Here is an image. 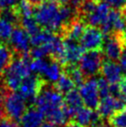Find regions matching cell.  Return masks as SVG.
Returning a JSON list of instances; mask_svg holds the SVG:
<instances>
[{
	"mask_svg": "<svg viewBox=\"0 0 126 127\" xmlns=\"http://www.w3.org/2000/svg\"><path fill=\"white\" fill-rule=\"evenodd\" d=\"M124 109H126V98L124 95H121L119 96H114L109 95L103 98H100L96 110L103 119L109 118L116 111L123 110Z\"/></svg>",
	"mask_w": 126,
	"mask_h": 127,
	"instance_id": "obj_8",
	"label": "cell"
},
{
	"mask_svg": "<svg viewBox=\"0 0 126 127\" xmlns=\"http://www.w3.org/2000/svg\"><path fill=\"white\" fill-rule=\"evenodd\" d=\"M118 36H119V38L121 40L122 44H123V46H126V27L123 29L122 32L118 33Z\"/></svg>",
	"mask_w": 126,
	"mask_h": 127,
	"instance_id": "obj_34",
	"label": "cell"
},
{
	"mask_svg": "<svg viewBox=\"0 0 126 127\" xmlns=\"http://www.w3.org/2000/svg\"><path fill=\"white\" fill-rule=\"evenodd\" d=\"M44 119L43 113L38 109L32 107L31 109H26L20 122L21 127H40L44 123Z\"/></svg>",
	"mask_w": 126,
	"mask_h": 127,
	"instance_id": "obj_17",
	"label": "cell"
},
{
	"mask_svg": "<svg viewBox=\"0 0 126 127\" xmlns=\"http://www.w3.org/2000/svg\"><path fill=\"white\" fill-rule=\"evenodd\" d=\"M19 25L24 29L25 31L30 34V36L33 35V34L37 33L42 30L41 26L38 24V22L36 21L33 16L21 18Z\"/></svg>",
	"mask_w": 126,
	"mask_h": 127,
	"instance_id": "obj_23",
	"label": "cell"
},
{
	"mask_svg": "<svg viewBox=\"0 0 126 127\" xmlns=\"http://www.w3.org/2000/svg\"><path fill=\"white\" fill-rule=\"evenodd\" d=\"M3 95H0V120L5 116V112H4V109H3Z\"/></svg>",
	"mask_w": 126,
	"mask_h": 127,
	"instance_id": "obj_35",
	"label": "cell"
},
{
	"mask_svg": "<svg viewBox=\"0 0 126 127\" xmlns=\"http://www.w3.org/2000/svg\"><path fill=\"white\" fill-rule=\"evenodd\" d=\"M87 127H110V124H104V123L99 122L97 124H92V125H89V126H87Z\"/></svg>",
	"mask_w": 126,
	"mask_h": 127,
	"instance_id": "obj_36",
	"label": "cell"
},
{
	"mask_svg": "<svg viewBox=\"0 0 126 127\" xmlns=\"http://www.w3.org/2000/svg\"><path fill=\"white\" fill-rule=\"evenodd\" d=\"M100 72L109 84H117L122 79L123 71L114 60H107L102 61Z\"/></svg>",
	"mask_w": 126,
	"mask_h": 127,
	"instance_id": "obj_14",
	"label": "cell"
},
{
	"mask_svg": "<svg viewBox=\"0 0 126 127\" xmlns=\"http://www.w3.org/2000/svg\"><path fill=\"white\" fill-rule=\"evenodd\" d=\"M15 10L19 15L20 19L23 17L33 16V6L27 0H20L19 3L14 7Z\"/></svg>",
	"mask_w": 126,
	"mask_h": 127,
	"instance_id": "obj_24",
	"label": "cell"
},
{
	"mask_svg": "<svg viewBox=\"0 0 126 127\" xmlns=\"http://www.w3.org/2000/svg\"><path fill=\"white\" fill-rule=\"evenodd\" d=\"M14 26L15 25L12 24L10 21L0 17V42L6 43L8 41Z\"/></svg>",
	"mask_w": 126,
	"mask_h": 127,
	"instance_id": "obj_25",
	"label": "cell"
},
{
	"mask_svg": "<svg viewBox=\"0 0 126 127\" xmlns=\"http://www.w3.org/2000/svg\"><path fill=\"white\" fill-rule=\"evenodd\" d=\"M109 119L111 127H126V109L116 111Z\"/></svg>",
	"mask_w": 126,
	"mask_h": 127,
	"instance_id": "obj_26",
	"label": "cell"
},
{
	"mask_svg": "<svg viewBox=\"0 0 126 127\" xmlns=\"http://www.w3.org/2000/svg\"><path fill=\"white\" fill-rule=\"evenodd\" d=\"M16 124L17 122H14L7 116H4L0 120V127H14Z\"/></svg>",
	"mask_w": 126,
	"mask_h": 127,
	"instance_id": "obj_32",
	"label": "cell"
},
{
	"mask_svg": "<svg viewBox=\"0 0 126 127\" xmlns=\"http://www.w3.org/2000/svg\"><path fill=\"white\" fill-rule=\"evenodd\" d=\"M40 127H59V125H57V124H52V123H50V122H46V123H43Z\"/></svg>",
	"mask_w": 126,
	"mask_h": 127,
	"instance_id": "obj_38",
	"label": "cell"
},
{
	"mask_svg": "<svg viewBox=\"0 0 126 127\" xmlns=\"http://www.w3.org/2000/svg\"><path fill=\"white\" fill-rule=\"evenodd\" d=\"M85 27H86V22L81 17L76 16L62 29L61 36H62V38H68L75 40V41H79Z\"/></svg>",
	"mask_w": 126,
	"mask_h": 127,
	"instance_id": "obj_10",
	"label": "cell"
},
{
	"mask_svg": "<svg viewBox=\"0 0 126 127\" xmlns=\"http://www.w3.org/2000/svg\"><path fill=\"white\" fill-rule=\"evenodd\" d=\"M110 11V6L106 1H99L97 3V6L95 7L93 13L86 16L84 19H83L87 24L91 26H101L104 21L107 20L108 15Z\"/></svg>",
	"mask_w": 126,
	"mask_h": 127,
	"instance_id": "obj_11",
	"label": "cell"
},
{
	"mask_svg": "<svg viewBox=\"0 0 126 127\" xmlns=\"http://www.w3.org/2000/svg\"><path fill=\"white\" fill-rule=\"evenodd\" d=\"M105 34L100 28L89 25L84 29L79 43L84 50H101L105 40Z\"/></svg>",
	"mask_w": 126,
	"mask_h": 127,
	"instance_id": "obj_6",
	"label": "cell"
},
{
	"mask_svg": "<svg viewBox=\"0 0 126 127\" xmlns=\"http://www.w3.org/2000/svg\"><path fill=\"white\" fill-rule=\"evenodd\" d=\"M70 3H71V6L76 8L82 0H70Z\"/></svg>",
	"mask_w": 126,
	"mask_h": 127,
	"instance_id": "obj_40",
	"label": "cell"
},
{
	"mask_svg": "<svg viewBox=\"0 0 126 127\" xmlns=\"http://www.w3.org/2000/svg\"><path fill=\"white\" fill-rule=\"evenodd\" d=\"M67 127H83L82 125H80V124H78V123H76L75 121H69V123L67 124Z\"/></svg>",
	"mask_w": 126,
	"mask_h": 127,
	"instance_id": "obj_37",
	"label": "cell"
},
{
	"mask_svg": "<svg viewBox=\"0 0 126 127\" xmlns=\"http://www.w3.org/2000/svg\"><path fill=\"white\" fill-rule=\"evenodd\" d=\"M32 58L30 54L24 53L20 54V56L15 59H12L9 65L7 67L3 72L4 84L7 89L11 91L18 90L19 86L21 85V81L26 76L31 74L32 71L30 69V60Z\"/></svg>",
	"mask_w": 126,
	"mask_h": 127,
	"instance_id": "obj_2",
	"label": "cell"
},
{
	"mask_svg": "<svg viewBox=\"0 0 126 127\" xmlns=\"http://www.w3.org/2000/svg\"><path fill=\"white\" fill-rule=\"evenodd\" d=\"M97 89L100 98H103L109 95V83L104 77H100L96 80Z\"/></svg>",
	"mask_w": 126,
	"mask_h": 127,
	"instance_id": "obj_28",
	"label": "cell"
},
{
	"mask_svg": "<svg viewBox=\"0 0 126 127\" xmlns=\"http://www.w3.org/2000/svg\"><path fill=\"white\" fill-rule=\"evenodd\" d=\"M118 60L120 61V67L123 71V73L126 75V46L124 48H123L122 54H121Z\"/></svg>",
	"mask_w": 126,
	"mask_h": 127,
	"instance_id": "obj_31",
	"label": "cell"
},
{
	"mask_svg": "<svg viewBox=\"0 0 126 127\" xmlns=\"http://www.w3.org/2000/svg\"><path fill=\"white\" fill-rule=\"evenodd\" d=\"M118 84H119L120 91H121V93L125 96L126 98V75L124 77H122V79L120 80Z\"/></svg>",
	"mask_w": 126,
	"mask_h": 127,
	"instance_id": "obj_33",
	"label": "cell"
},
{
	"mask_svg": "<svg viewBox=\"0 0 126 127\" xmlns=\"http://www.w3.org/2000/svg\"><path fill=\"white\" fill-rule=\"evenodd\" d=\"M104 54L108 58V60H119L120 56L123 51V44L120 40L118 33H113L109 38L104 40Z\"/></svg>",
	"mask_w": 126,
	"mask_h": 127,
	"instance_id": "obj_15",
	"label": "cell"
},
{
	"mask_svg": "<svg viewBox=\"0 0 126 127\" xmlns=\"http://www.w3.org/2000/svg\"><path fill=\"white\" fill-rule=\"evenodd\" d=\"M64 105L66 108V112L69 119L73 118L76 111L81 107L84 106L79 91L73 88L70 92H68L64 97Z\"/></svg>",
	"mask_w": 126,
	"mask_h": 127,
	"instance_id": "obj_16",
	"label": "cell"
},
{
	"mask_svg": "<svg viewBox=\"0 0 126 127\" xmlns=\"http://www.w3.org/2000/svg\"><path fill=\"white\" fill-rule=\"evenodd\" d=\"M33 104L43 113L47 122L57 125H63L69 121L63 95L54 87H47L46 82L35 97Z\"/></svg>",
	"mask_w": 126,
	"mask_h": 127,
	"instance_id": "obj_1",
	"label": "cell"
},
{
	"mask_svg": "<svg viewBox=\"0 0 126 127\" xmlns=\"http://www.w3.org/2000/svg\"><path fill=\"white\" fill-rule=\"evenodd\" d=\"M63 46L65 51L67 64H76L84 53V48L80 45L79 41L63 38Z\"/></svg>",
	"mask_w": 126,
	"mask_h": 127,
	"instance_id": "obj_13",
	"label": "cell"
},
{
	"mask_svg": "<svg viewBox=\"0 0 126 127\" xmlns=\"http://www.w3.org/2000/svg\"><path fill=\"white\" fill-rule=\"evenodd\" d=\"M79 93L82 97L84 106L91 109H96L100 101L97 89L96 79H86L82 85L79 86Z\"/></svg>",
	"mask_w": 126,
	"mask_h": 127,
	"instance_id": "obj_7",
	"label": "cell"
},
{
	"mask_svg": "<svg viewBox=\"0 0 126 127\" xmlns=\"http://www.w3.org/2000/svg\"><path fill=\"white\" fill-rule=\"evenodd\" d=\"M14 127H20V126H19V124H15Z\"/></svg>",
	"mask_w": 126,
	"mask_h": 127,
	"instance_id": "obj_42",
	"label": "cell"
},
{
	"mask_svg": "<svg viewBox=\"0 0 126 127\" xmlns=\"http://www.w3.org/2000/svg\"><path fill=\"white\" fill-rule=\"evenodd\" d=\"M73 119V121H75L83 127H87L92 124H97L102 120L101 116L99 115L96 109H91L85 106L81 107L78 109Z\"/></svg>",
	"mask_w": 126,
	"mask_h": 127,
	"instance_id": "obj_12",
	"label": "cell"
},
{
	"mask_svg": "<svg viewBox=\"0 0 126 127\" xmlns=\"http://www.w3.org/2000/svg\"><path fill=\"white\" fill-rule=\"evenodd\" d=\"M45 84L46 81L38 74H29L21 81L18 90L19 93L24 97L26 102L33 105L35 97Z\"/></svg>",
	"mask_w": 126,
	"mask_h": 127,
	"instance_id": "obj_5",
	"label": "cell"
},
{
	"mask_svg": "<svg viewBox=\"0 0 126 127\" xmlns=\"http://www.w3.org/2000/svg\"><path fill=\"white\" fill-rule=\"evenodd\" d=\"M20 0H0V11L15 7Z\"/></svg>",
	"mask_w": 126,
	"mask_h": 127,
	"instance_id": "obj_30",
	"label": "cell"
},
{
	"mask_svg": "<svg viewBox=\"0 0 126 127\" xmlns=\"http://www.w3.org/2000/svg\"><path fill=\"white\" fill-rule=\"evenodd\" d=\"M33 60H32L30 62V69L32 72H34L36 74H41L42 75L44 73V71L46 70V68L48 65L47 60H44V58L41 59H32Z\"/></svg>",
	"mask_w": 126,
	"mask_h": 127,
	"instance_id": "obj_27",
	"label": "cell"
},
{
	"mask_svg": "<svg viewBox=\"0 0 126 127\" xmlns=\"http://www.w3.org/2000/svg\"><path fill=\"white\" fill-rule=\"evenodd\" d=\"M106 2L115 9H123L126 5V0H106Z\"/></svg>",
	"mask_w": 126,
	"mask_h": 127,
	"instance_id": "obj_29",
	"label": "cell"
},
{
	"mask_svg": "<svg viewBox=\"0 0 126 127\" xmlns=\"http://www.w3.org/2000/svg\"><path fill=\"white\" fill-rule=\"evenodd\" d=\"M27 1L30 2V3L34 7V6H37V5H39V4H41L43 1H45V0H27Z\"/></svg>",
	"mask_w": 126,
	"mask_h": 127,
	"instance_id": "obj_39",
	"label": "cell"
},
{
	"mask_svg": "<svg viewBox=\"0 0 126 127\" xmlns=\"http://www.w3.org/2000/svg\"><path fill=\"white\" fill-rule=\"evenodd\" d=\"M53 87L56 89L58 92H60L62 95H66L68 92L75 88V85L65 72H61L60 76L58 78L57 81L54 82V85Z\"/></svg>",
	"mask_w": 126,
	"mask_h": 127,
	"instance_id": "obj_20",
	"label": "cell"
},
{
	"mask_svg": "<svg viewBox=\"0 0 126 127\" xmlns=\"http://www.w3.org/2000/svg\"><path fill=\"white\" fill-rule=\"evenodd\" d=\"M96 1H100V0H96Z\"/></svg>",
	"mask_w": 126,
	"mask_h": 127,
	"instance_id": "obj_43",
	"label": "cell"
},
{
	"mask_svg": "<svg viewBox=\"0 0 126 127\" xmlns=\"http://www.w3.org/2000/svg\"><path fill=\"white\" fill-rule=\"evenodd\" d=\"M50 1H54V2H57L60 5H66L70 0H50Z\"/></svg>",
	"mask_w": 126,
	"mask_h": 127,
	"instance_id": "obj_41",
	"label": "cell"
},
{
	"mask_svg": "<svg viewBox=\"0 0 126 127\" xmlns=\"http://www.w3.org/2000/svg\"><path fill=\"white\" fill-rule=\"evenodd\" d=\"M60 66L61 65L59 62H57L56 60L51 59V61L48 62V65L46 68V70L42 75L50 82L57 81L58 78L60 77L61 72H62V69Z\"/></svg>",
	"mask_w": 126,
	"mask_h": 127,
	"instance_id": "obj_22",
	"label": "cell"
},
{
	"mask_svg": "<svg viewBox=\"0 0 126 127\" xmlns=\"http://www.w3.org/2000/svg\"><path fill=\"white\" fill-rule=\"evenodd\" d=\"M5 116L14 122H19L27 109V102L19 92H7L3 95Z\"/></svg>",
	"mask_w": 126,
	"mask_h": 127,
	"instance_id": "obj_3",
	"label": "cell"
},
{
	"mask_svg": "<svg viewBox=\"0 0 126 127\" xmlns=\"http://www.w3.org/2000/svg\"><path fill=\"white\" fill-rule=\"evenodd\" d=\"M57 33L52 32L47 30H41L39 32L35 33L33 35L31 36L30 38V43L32 46H39L41 45H44L46 43L50 42L51 40L54 39V37L56 36Z\"/></svg>",
	"mask_w": 126,
	"mask_h": 127,
	"instance_id": "obj_21",
	"label": "cell"
},
{
	"mask_svg": "<svg viewBox=\"0 0 126 127\" xmlns=\"http://www.w3.org/2000/svg\"><path fill=\"white\" fill-rule=\"evenodd\" d=\"M103 61L101 50H88L84 51L79 60L78 67L83 71L86 78L94 76L100 72V68Z\"/></svg>",
	"mask_w": 126,
	"mask_h": 127,
	"instance_id": "obj_4",
	"label": "cell"
},
{
	"mask_svg": "<svg viewBox=\"0 0 126 127\" xmlns=\"http://www.w3.org/2000/svg\"><path fill=\"white\" fill-rule=\"evenodd\" d=\"M30 34L25 31L24 29L17 25L14 27L11 32L10 37L8 39L9 44L12 48L19 54L28 53L30 51Z\"/></svg>",
	"mask_w": 126,
	"mask_h": 127,
	"instance_id": "obj_9",
	"label": "cell"
},
{
	"mask_svg": "<svg viewBox=\"0 0 126 127\" xmlns=\"http://www.w3.org/2000/svg\"><path fill=\"white\" fill-rule=\"evenodd\" d=\"M15 53L5 42H0V75H2L9 65Z\"/></svg>",
	"mask_w": 126,
	"mask_h": 127,
	"instance_id": "obj_19",
	"label": "cell"
},
{
	"mask_svg": "<svg viewBox=\"0 0 126 127\" xmlns=\"http://www.w3.org/2000/svg\"><path fill=\"white\" fill-rule=\"evenodd\" d=\"M62 71L65 72L72 80L75 86H78V87L83 85L87 79L76 64H67L65 66H63Z\"/></svg>",
	"mask_w": 126,
	"mask_h": 127,
	"instance_id": "obj_18",
	"label": "cell"
}]
</instances>
